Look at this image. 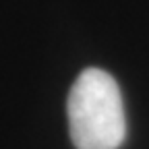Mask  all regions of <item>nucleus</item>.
Masks as SVG:
<instances>
[{
    "label": "nucleus",
    "instance_id": "nucleus-1",
    "mask_svg": "<svg viewBox=\"0 0 149 149\" xmlns=\"http://www.w3.org/2000/svg\"><path fill=\"white\" fill-rule=\"evenodd\" d=\"M68 128L77 149H118L126 118L118 83L102 68H85L68 93Z\"/></svg>",
    "mask_w": 149,
    "mask_h": 149
}]
</instances>
